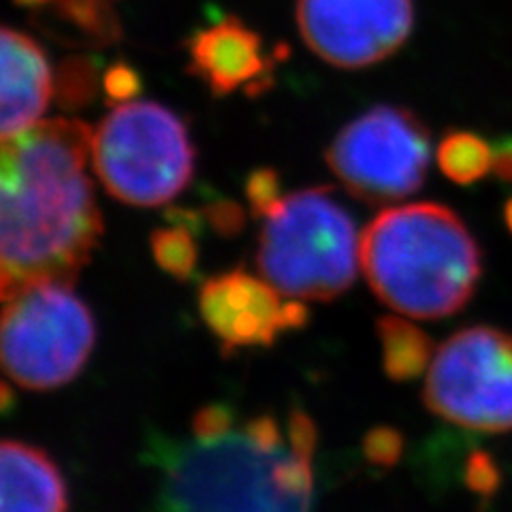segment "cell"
Here are the masks:
<instances>
[{
  "instance_id": "23",
  "label": "cell",
  "mask_w": 512,
  "mask_h": 512,
  "mask_svg": "<svg viewBox=\"0 0 512 512\" xmlns=\"http://www.w3.org/2000/svg\"><path fill=\"white\" fill-rule=\"evenodd\" d=\"M203 216L207 224H210V227L222 237H235L246 227V214L242 210V205H237L235 201H229V199H218V201L207 203Z\"/></svg>"
},
{
  "instance_id": "24",
  "label": "cell",
  "mask_w": 512,
  "mask_h": 512,
  "mask_svg": "<svg viewBox=\"0 0 512 512\" xmlns=\"http://www.w3.org/2000/svg\"><path fill=\"white\" fill-rule=\"evenodd\" d=\"M466 485L478 495H493L500 487V470L495 461L483 453L474 451L466 463Z\"/></svg>"
},
{
  "instance_id": "16",
  "label": "cell",
  "mask_w": 512,
  "mask_h": 512,
  "mask_svg": "<svg viewBox=\"0 0 512 512\" xmlns=\"http://www.w3.org/2000/svg\"><path fill=\"white\" fill-rule=\"evenodd\" d=\"M436 154L442 173L461 186L483 180L493 165V146L470 131L446 133Z\"/></svg>"
},
{
  "instance_id": "21",
  "label": "cell",
  "mask_w": 512,
  "mask_h": 512,
  "mask_svg": "<svg viewBox=\"0 0 512 512\" xmlns=\"http://www.w3.org/2000/svg\"><path fill=\"white\" fill-rule=\"evenodd\" d=\"M103 90L111 105L131 103L141 92V77L131 64L118 60L114 64H109L107 71L103 73Z\"/></svg>"
},
{
  "instance_id": "15",
  "label": "cell",
  "mask_w": 512,
  "mask_h": 512,
  "mask_svg": "<svg viewBox=\"0 0 512 512\" xmlns=\"http://www.w3.org/2000/svg\"><path fill=\"white\" fill-rule=\"evenodd\" d=\"M50 9L71 43L105 47L122 37L118 0H52Z\"/></svg>"
},
{
  "instance_id": "17",
  "label": "cell",
  "mask_w": 512,
  "mask_h": 512,
  "mask_svg": "<svg viewBox=\"0 0 512 512\" xmlns=\"http://www.w3.org/2000/svg\"><path fill=\"white\" fill-rule=\"evenodd\" d=\"M99 86H103L101 64L92 56L73 54L58 64L54 96L62 109L75 111L88 107L99 94Z\"/></svg>"
},
{
  "instance_id": "12",
  "label": "cell",
  "mask_w": 512,
  "mask_h": 512,
  "mask_svg": "<svg viewBox=\"0 0 512 512\" xmlns=\"http://www.w3.org/2000/svg\"><path fill=\"white\" fill-rule=\"evenodd\" d=\"M0 62H3L0 137L5 141L41 122L54 96V77L39 43L13 28H3L0 35Z\"/></svg>"
},
{
  "instance_id": "27",
  "label": "cell",
  "mask_w": 512,
  "mask_h": 512,
  "mask_svg": "<svg viewBox=\"0 0 512 512\" xmlns=\"http://www.w3.org/2000/svg\"><path fill=\"white\" fill-rule=\"evenodd\" d=\"M491 169L502 182L512 184V137H502L493 143Z\"/></svg>"
},
{
  "instance_id": "3",
  "label": "cell",
  "mask_w": 512,
  "mask_h": 512,
  "mask_svg": "<svg viewBox=\"0 0 512 512\" xmlns=\"http://www.w3.org/2000/svg\"><path fill=\"white\" fill-rule=\"evenodd\" d=\"M163 472L156 512H310L312 461L265 448L246 431L214 440L156 442Z\"/></svg>"
},
{
  "instance_id": "11",
  "label": "cell",
  "mask_w": 512,
  "mask_h": 512,
  "mask_svg": "<svg viewBox=\"0 0 512 512\" xmlns=\"http://www.w3.org/2000/svg\"><path fill=\"white\" fill-rule=\"evenodd\" d=\"M186 47L188 71L205 82L214 96H227L237 88L261 84L271 67L259 32L235 15L197 30Z\"/></svg>"
},
{
  "instance_id": "9",
  "label": "cell",
  "mask_w": 512,
  "mask_h": 512,
  "mask_svg": "<svg viewBox=\"0 0 512 512\" xmlns=\"http://www.w3.org/2000/svg\"><path fill=\"white\" fill-rule=\"evenodd\" d=\"M310 50L338 69H365L402 47L414 26L412 0H297Z\"/></svg>"
},
{
  "instance_id": "19",
  "label": "cell",
  "mask_w": 512,
  "mask_h": 512,
  "mask_svg": "<svg viewBox=\"0 0 512 512\" xmlns=\"http://www.w3.org/2000/svg\"><path fill=\"white\" fill-rule=\"evenodd\" d=\"M280 175L274 169H256L250 173L246 180V199L250 203L252 216L267 218L276 210L280 201L284 199L280 195Z\"/></svg>"
},
{
  "instance_id": "1",
  "label": "cell",
  "mask_w": 512,
  "mask_h": 512,
  "mask_svg": "<svg viewBox=\"0 0 512 512\" xmlns=\"http://www.w3.org/2000/svg\"><path fill=\"white\" fill-rule=\"evenodd\" d=\"M90 128L45 120L3 141L0 154V291L3 301L39 284H73L103 235L86 160Z\"/></svg>"
},
{
  "instance_id": "26",
  "label": "cell",
  "mask_w": 512,
  "mask_h": 512,
  "mask_svg": "<svg viewBox=\"0 0 512 512\" xmlns=\"http://www.w3.org/2000/svg\"><path fill=\"white\" fill-rule=\"evenodd\" d=\"M244 431L254 442H259L265 448H282L284 446L278 423L267 414L259 416V419L248 421L244 425Z\"/></svg>"
},
{
  "instance_id": "29",
  "label": "cell",
  "mask_w": 512,
  "mask_h": 512,
  "mask_svg": "<svg viewBox=\"0 0 512 512\" xmlns=\"http://www.w3.org/2000/svg\"><path fill=\"white\" fill-rule=\"evenodd\" d=\"M504 222H506L508 231L512 233V197L506 201V207H504Z\"/></svg>"
},
{
  "instance_id": "4",
  "label": "cell",
  "mask_w": 512,
  "mask_h": 512,
  "mask_svg": "<svg viewBox=\"0 0 512 512\" xmlns=\"http://www.w3.org/2000/svg\"><path fill=\"white\" fill-rule=\"evenodd\" d=\"M256 263L288 299L329 301L357 278L361 239L331 188L297 190L265 218Z\"/></svg>"
},
{
  "instance_id": "22",
  "label": "cell",
  "mask_w": 512,
  "mask_h": 512,
  "mask_svg": "<svg viewBox=\"0 0 512 512\" xmlns=\"http://www.w3.org/2000/svg\"><path fill=\"white\" fill-rule=\"evenodd\" d=\"M235 429V410L229 404H210L192 416V434L197 440H214Z\"/></svg>"
},
{
  "instance_id": "8",
  "label": "cell",
  "mask_w": 512,
  "mask_h": 512,
  "mask_svg": "<svg viewBox=\"0 0 512 512\" xmlns=\"http://www.w3.org/2000/svg\"><path fill=\"white\" fill-rule=\"evenodd\" d=\"M429 128L406 107L378 105L346 124L327 148V165L365 203L406 199L427 178Z\"/></svg>"
},
{
  "instance_id": "13",
  "label": "cell",
  "mask_w": 512,
  "mask_h": 512,
  "mask_svg": "<svg viewBox=\"0 0 512 512\" xmlns=\"http://www.w3.org/2000/svg\"><path fill=\"white\" fill-rule=\"evenodd\" d=\"M0 512H69L64 476L37 446L5 440L0 446Z\"/></svg>"
},
{
  "instance_id": "25",
  "label": "cell",
  "mask_w": 512,
  "mask_h": 512,
  "mask_svg": "<svg viewBox=\"0 0 512 512\" xmlns=\"http://www.w3.org/2000/svg\"><path fill=\"white\" fill-rule=\"evenodd\" d=\"M288 440H291V451L295 455L312 461L318 434L310 414H306L303 410L291 412V416H288Z\"/></svg>"
},
{
  "instance_id": "28",
  "label": "cell",
  "mask_w": 512,
  "mask_h": 512,
  "mask_svg": "<svg viewBox=\"0 0 512 512\" xmlns=\"http://www.w3.org/2000/svg\"><path fill=\"white\" fill-rule=\"evenodd\" d=\"M13 3L20 7H26V9H45V7H50L52 0H13Z\"/></svg>"
},
{
  "instance_id": "5",
  "label": "cell",
  "mask_w": 512,
  "mask_h": 512,
  "mask_svg": "<svg viewBox=\"0 0 512 512\" xmlns=\"http://www.w3.org/2000/svg\"><path fill=\"white\" fill-rule=\"evenodd\" d=\"M92 163L111 197L135 207H158L192 180L195 148L173 111L131 101L111 109L92 133Z\"/></svg>"
},
{
  "instance_id": "7",
  "label": "cell",
  "mask_w": 512,
  "mask_h": 512,
  "mask_svg": "<svg viewBox=\"0 0 512 512\" xmlns=\"http://www.w3.org/2000/svg\"><path fill=\"white\" fill-rule=\"evenodd\" d=\"M425 406L440 419L483 431H512V335L474 325L453 333L434 355Z\"/></svg>"
},
{
  "instance_id": "18",
  "label": "cell",
  "mask_w": 512,
  "mask_h": 512,
  "mask_svg": "<svg viewBox=\"0 0 512 512\" xmlns=\"http://www.w3.org/2000/svg\"><path fill=\"white\" fill-rule=\"evenodd\" d=\"M150 246L156 265L165 274L178 280H188L195 274L199 252L195 244V231L186 224L175 222L173 227L156 229L150 237Z\"/></svg>"
},
{
  "instance_id": "14",
  "label": "cell",
  "mask_w": 512,
  "mask_h": 512,
  "mask_svg": "<svg viewBox=\"0 0 512 512\" xmlns=\"http://www.w3.org/2000/svg\"><path fill=\"white\" fill-rule=\"evenodd\" d=\"M382 346V367L395 382H408L423 376L434 361V344L429 335L399 316H382L376 323Z\"/></svg>"
},
{
  "instance_id": "2",
  "label": "cell",
  "mask_w": 512,
  "mask_h": 512,
  "mask_svg": "<svg viewBox=\"0 0 512 512\" xmlns=\"http://www.w3.org/2000/svg\"><path fill=\"white\" fill-rule=\"evenodd\" d=\"M374 295L397 314L434 320L459 312L483 276V252L451 207L412 203L378 214L361 237Z\"/></svg>"
},
{
  "instance_id": "6",
  "label": "cell",
  "mask_w": 512,
  "mask_h": 512,
  "mask_svg": "<svg viewBox=\"0 0 512 512\" xmlns=\"http://www.w3.org/2000/svg\"><path fill=\"white\" fill-rule=\"evenodd\" d=\"M94 342V316L71 284L30 286L5 299L0 359L9 380L26 391H52L73 382Z\"/></svg>"
},
{
  "instance_id": "20",
  "label": "cell",
  "mask_w": 512,
  "mask_h": 512,
  "mask_svg": "<svg viewBox=\"0 0 512 512\" xmlns=\"http://www.w3.org/2000/svg\"><path fill=\"white\" fill-rule=\"evenodd\" d=\"M404 453V436L395 427H374L363 438L365 459L378 468H393Z\"/></svg>"
},
{
  "instance_id": "10",
  "label": "cell",
  "mask_w": 512,
  "mask_h": 512,
  "mask_svg": "<svg viewBox=\"0 0 512 512\" xmlns=\"http://www.w3.org/2000/svg\"><path fill=\"white\" fill-rule=\"evenodd\" d=\"M282 297L274 284L237 267L203 282L199 312L227 350L271 346L280 333L306 327L310 318L299 299Z\"/></svg>"
}]
</instances>
